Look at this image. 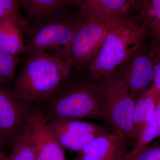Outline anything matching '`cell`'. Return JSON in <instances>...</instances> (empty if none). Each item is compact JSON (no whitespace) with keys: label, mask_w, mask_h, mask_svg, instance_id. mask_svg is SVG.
<instances>
[{"label":"cell","mask_w":160,"mask_h":160,"mask_svg":"<svg viewBox=\"0 0 160 160\" xmlns=\"http://www.w3.org/2000/svg\"><path fill=\"white\" fill-rule=\"evenodd\" d=\"M29 122L37 146L36 160H66L65 149L52 132L47 119L34 106Z\"/></svg>","instance_id":"30bf717a"},{"label":"cell","mask_w":160,"mask_h":160,"mask_svg":"<svg viewBox=\"0 0 160 160\" xmlns=\"http://www.w3.org/2000/svg\"><path fill=\"white\" fill-rule=\"evenodd\" d=\"M128 139L116 131L95 138L78 152V160H122Z\"/></svg>","instance_id":"9c48e42d"},{"label":"cell","mask_w":160,"mask_h":160,"mask_svg":"<svg viewBox=\"0 0 160 160\" xmlns=\"http://www.w3.org/2000/svg\"><path fill=\"white\" fill-rule=\"evenodd\" d=\"M82 16L70 42L65 49L58 51L70 62L73 69L78 71L88 70L96 57L109 24Z\"/></svg>","instance_id":"5b68a950"},{"label":"cell","mask_w":160,"mask_h":160,"mask_svg":"<svg viewBox=\"0 0 160 160\" xmlns=\"http://www.w3.org/2000/svg\"><path fill=\"white\" fill-rule=\"evenodd\" d=\"M29 24L60 14L71 6L68 0H17Z\"/></svg>","instance_id":"4fadbf2b"},{"label":"cell","mask_w":160,"mask_h":160,"mask_svg":"<svg viewBox=\"0 0 160 160\" xmlns=\"http://www.w3.org/2000/svg\"><path fill=\"white\" fill-rule=\"evenodd\" d=\"M19 9L17 0H0V20L11 18L26 20L20 13Z\"/></svg>","instance_id":"d6986e66"},{"label":"cell","mask_w":160,"mask_h":160,"mask_svg":"<svg viewBox=\"0 0 160 160\" xmlns=\"http://www.w3.org/2000/svg\"><path fill=\"white\" fill-rule=\"evenodd\" d=\"M132 160H160V138L141 150Z\"/></svg>","instance_id":"ffe728a7"},{"label":"cell","mask_w":160,"mask_h":160,"mask_svg":"<svg viewBox=\"0 0 160 160\" xmlns=\"http://www.w3.org/2000/svg\"><path fill=\"white\" fill-rule=\"evenodd\" d=\"M82 18L78 12H71L68 8L47 19L29 24L23 29L26 52L65 49L72 39Z\"/></svg>","instance_id":"277c9868"},{"label":"cell","mask_w":160,"mask_h":160,"mask_svg":"<svg viewBox=\"0 0 160 160\" xmlns=\"http://www.w3.org/2000/svg\"><path fill=\"white\" fill-rule=\"evenodd\" d=\"M47 120L50 129L54 135L94 134L101 136L113 131L110 127L106 125H99L81 120L58 119Z\"/></svg>","instance_id":"9a60e30c"},{"label":"cell","mask_w":160,"mask_h":160,"mask_svg":"<svg viewBox=\"0 0 160 160\" xmlns=\"http://www.w3.org/2000/svg\"><path fill=\"white\" fill-rule=\"evenodd\" d=\"M131 58L126 71L121 75L132 97L137 101L153 83L154 64L145 55L135 54Z\"/></svg>","instance_id":"8fae6325"},{"label":"cell","mask_w":160,"mask_h":160,"mask_svg":"<svg viewBox=\"0 0 160 160\" xmlns=\"http://www.w3.org/2000/svg\"><path fill=\"white\" fill-rule=\"evenodd\" d=\"M22 60L11 89L20 98L33 104L49 98L73 70L70 62L57 52H27Z\"/></svg>","instance_id":"7a4b0ae2"},{"label":"cell","mask_w":160,"mask_h":160,"mask_svg":"<svg viewBox=\"0 0 160 160\" xmlns=\"http://www.w3.org/2000/svg\"><path fill=\"white\" fill-rule=\"evenodd\" d=\"M151 11L155 18L160 21V0H151Z\"/></svg>","instance_id":"7402d4cb"},{"label":"cell","mask_w":160,"mask_h":160,"mask_svg":"<svg viewBox=\"0 0 160 160\" xmlns=\"http://www.w3.org/2000/svg\"><path fill=\"white\" fill-rule=\"evenodd\" d=\"M29 24L27 20H0V47L12 54L23 57L27 52L23 29Z\"/></svg>","instance_id":"7c38bea8"},{"label":"cell","mask_w":160,"mask_h":160,"mask_svg":"<svg viewBox=\"0 0 160 160\" xmlns=\"http://www.w3.org/2000/svg\"><path fill=\"white\" fill-rule=\"evenodd\" d=\"M153 84L152 86L160 92V62L154 64L153 66Z\"/></svg>","instance_id":"44dd1931"},{"label":"cell","mask_w":160,"mask_h":160,"mask_svg":"<svg viewBox=\"0 0 160 160\" xmlns=\"http://www.w3.org/2000/svg\"><path fill=\"white\" fill-rule=\"evenodd\" d=\"M33 105L48 120L89 119L112 129L102 81L91 78L88 71L79 78L72 72L49 98Z\"/></svg>","instance_id":"6da1fadb"},{"label":"cell","mask_w":160,"mask_h":160,"mask_svg":"<svg viewBox=\"0 0 160 160\" xmlns=\"http://www.w3.org/2000/svg\"><path fill=\"white\" fill-rule=\"evenodd\" d=\"M109 107L112 129L128 140L132 136V115L136 101L132 98L126 81L115 72L101 80Z\"/></svg>","instance_id":"8992f818"},{"label":"cell","mask_w":160,"mask_h":160,"mask_svg":"<svg viewBox=\"0 0 160 160\" xmlns=\"http://www.w3.org/2000/svg\"><path fill=\"white\" fill-rule=\"evenodd\" d=\"M160 138V93L158 97L153 115L145 127L132 149L122 160H132L141 150Z\"/></svg>","instance_id":"e0dca14e"},{"label":"cell","mask_w":160,"mask_h":160,"mask_svg":"<svg viewBox=\"0 0 160 160\" xmlns=\"http://www.w3.org/2000/svg\"><path fill=\"white\" fill-rule=\"evenodd\" d=\"M9 160H36L37 146L30 123L12 141Z\"/></svg>","instance_id":"2e32d148"},{"label":"cell","mask_w":160,"mask_h":160,"mask_svg":"<svg viewBox=\"0 0 160 160\" xmlns=\"http://www.w3.org/2000/svg\"><path fill=\"white\" fill-rule=\"evenodd\" d=\"M83 0H68L69 5L71 6H74L78 3L82 2Z\"/></svg>","instance_id":"cb8c5ba5"},{"label":"cell","mask_w":160,"mask_h":160,"mask_svg":"<svg viewBox=\"0 0 160 160\" xmlns=\"http://www.w3.org/2000/svg\"><path fill=\"white\" fill-rule=\"evenodd\" d=\"M160 93L151 86L136 102L132 112L131 139L135 143L153 115Z\"/></svg>","instance_id":"5bb4252c"},{"label":"cell","mask_w":160,"mask_h":160,"mask_svg":"<svg viewBox=\"0 0 160 160\" xmlns=\"http://www.w3.org/2000/svg\"><path fill=\"white\" fill-rule=\"evenodd\" d=\"M22 58L0 47V82L9 86L16 76V72Z\"/></svg>","instance_id":"ac0fdd59"},{"label":"cell","mask_w":160,"mask_h":160,"mask_svg":"<svg viewBox=\"0 0 160 160\" xmlns=\"http://www.w3.org/2000/svg\"><path fill=\"white\" fill-rule=\"evenodd\" d=\"M137 0H83L73 6L81 15L109 24L130 18Z\"/></svg>","instance_id":"ba28073f"},{"label":"cell","mask_w":160,"mask_h":160,"mask_svg":"<svg viewBox=\"0 0 160 160\" xmlns=\"http://www.w3.org/2000/svg\"><path fill=\"white\" fill-rule=\"evenodd\" d=\"M33 106L0 82V135L12 142L29 123Z\"/></svg>","instance_id":"52a82bcc"},{"label":"cell","mask_w":160,"mask_h":160,"mask_svg":"<svg viewBox=\"0 0 160 160\" xmlns=\"http://www.w3.org/2000/svg\"><path fill=\"white\" fill-rule=\"evenodd\" d=\"M146 34V28L136 18L109 23L100 51L87 70L89 76L101 80L113 74L135 54Z\"/></svg>","instance_id":"3957f363"},{"label":"cell","mask_w":160,"mask_h":160,"mask_svg":"<svg viewBox=\"0 0 160 160\" xmlns=\"http://www.w3.org/2000/svg\"><path fill=\"white\" fill-rule=\"evenodd\" d=\"M8 142L7 140L5 138L3 137L2 136L0 135V143L4 144L5 142Z\"/></svg>","instance_id":"d4e9b609"},{"label":"cell","mask_w":160,"mask_h":160,"mask_svg":"<svg viewBox=\"0 0 160 160\" xmlns=\"http://www.w3.org/2000/svg\"><path fill=\"white\" fill-rule=\"evenodd\" d=\"M3 144L0 143V160H9V157L6 156V155L4 154L1 149V146Z\"/></svg>","instance_id":"603a6c76"}]
</instances>
